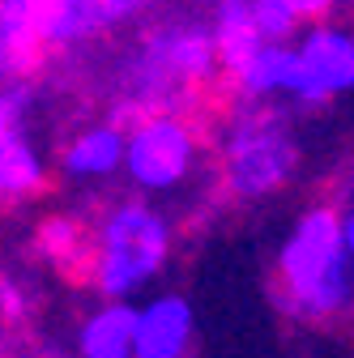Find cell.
Masks as SVG:
<instances>
[{
  "label": "cell",
  "mask_w": 354,
  "mask_h": 358,
  "mask_svg": "<svg viewBox=\"0 0 354 358\" xmlns=\"http://www.w3.org/2000/svg\"><path fill=\"white\" fill-rule=\"evenodd\" d=\"M213 85H222V64L205 13H162L120 56L115 99L107 115H115L120 124L158 107L201 115Z\"/></svg>",
  "instance_id": "cell-1"
},
{
  "label": "cell",
  "mask_w": 354,
  "mask_h": 358,
  "mask_svg": "<svg viewBox=\"0 0 354 358\" xmlns=\"http://www.w3.org/2000/svg\"><path fill=\"white\" fill-rule=\"evenodd\" d=\"M274 303L307 333L341 329L354 316V260L341 243L337 205H307L274 252Z\"/></svg>",
  "instance_id": "cell-2"
},
{
  "label": "cell",
  "mask_w": 354,
  "mask_h": 358,
  "mask_svg": "<svg viewBox=\"0 0 354 358\" xmlns=\"http://www.w3.org/2000/svg\"><path fill=\"white\" fill-rule=\"evenodd\" d=\"M209 154L218 188L231 205H264L286 192L299 175V132L286 103H260L231 94L213 124Z\"/></svg>",
  "instance_id": "cell-3"
},
{
  "label": "cell",
  "mask_w": 354,
  "mask_h": 358,
  "mask_svg": "<svg viewBox=\"0 0 354 358\" xmlns=\"http://www.w3.org/2000/svg\"><path fill=\"white\" fill-rule=\"evenodd\" d=\"M171 252H175L171 213L141 192H120L103 201L90 222L85 282L99 299H141L171 264Z\"/></svg>",
  "instance_id": "cell-4"
},
{
  "label": "cell",
  "mask_w": 354,
  "mask_h": 358,
  "mask_svg": "<svg viewBox=\"0 0 354 358\" xmlns=\"http://www.w3.org/2000/svg\"><path fill=\"white\" fill-rule=\"evenodd\" d=\"M209 154V137L201 128V115L192 111H137L124 120V158L120 179L128 192H141L150 201L180 196L201 175Z\"/></svg>",
  "instance_id": "cell-5"
},
{
  "label": "cell",
  "mask_w": 354,
  "mask_h": 358,
  "mask_svg": "<svg viewBox=\"0 0 354 358\" xmlns=\"http://www.w3.org/2000/svg\"><path fill=\"white\" fill-rule=\"evenodd\" d=\"M295 90L290 111H316L354 94V22L341 13L303 22L290 38Z\"/></svg>",
  "instance_id": "cell-6"
},
{
  "label": "cell",
  "mask_w": 354,
  "mask_h": 358,
  "mask_svg": "<svg viewBox=\"0 0 354 358\" xmlns=\"http://www.w3.org/2000/svg\"><path fill=\"white\" fill-rule=\"evenodd\" d=\"M158 0H30L34 34L43 52L73 56L90 43L120 34L154 13Z\"/></svg>",
  "instance_id": "cell-7"
},
{
  "label": "cell",
  "mask_w": 354,
  "mask_h": 358,
  "mask_svg": "<svg viewBox=\"0 0 354 358\" xmlns=\"http://www.w3.org/2000/svg\"><path fill=\"white\" fill-rule=\"evenodd\" d=\"M120 158H124V124L115 115H94L81 120L60 141L52 175H60L69 188H103L120 179Z\"/></svg>",
  "instance_id": "cell-8"
},
{
  "label": "cell",
  "mask_w": 354,
  "mask_h": 358,
  "mask_svg": "<svg viewBox=\"0 0 354 358\" xmlns=\"http://www.w3.org/2000/svg\"><path fill=\"white\" fill-rule=\"evenodd\" d=\"M197 350V311L180 290H146L137 299L132 358H188Z\"/></svg>",
  "instance_id": "cell-9"
},
{
  "label": "cell",
  "mask_w": 354,
  "mask_h": 358,
  "mask_svg": "<svg viewBox=\"0 0 354 358\" xmlns=\"http://www.w3.org/2000/svg\"><path fill=\"white\" fill-rule=\"evenodd\" d=\"M52 188V162L34 141V128H0V209L38 201Z\"/></svg>",
  "instance_id": "cell-10"
},
{
  "label": "cell",
  "mask_w": 354,
  "mask_h": 358,
  "mask_svg": "<svg viewBox=\"0 0 354 358\" xmlns=\"http://www.w3.org/2000/svg\"><path fill=\"white\" fill-rule=\"evenodd\" d=\"M222 85L239 99H260V103H286L295 90V52L290 43H256V48L222 77Z\"/></svg>",
  "instance_id": "cell-11"
},
{
  "label": "cell",
  "mask_w": 354,
  "mask_h": 358,
  "mask_svg": "<svg viewBox=\"0 0 354 358\" xmlns=\"http://www.w3.org/2000/svg\"><path fill=\"white\" fill-rule=\"evenodd\" d=\"M132 324L137 299H99L73 329L69 350L81 358H132Z\"/></svg>",
  "instance_id": "cell-12"
},
{
  "label": "cell",
  "mask_w": 354,
  "mask_h": 358,
  "mask_svg": "<svg viewBox=\"0 0 354 358\" xmlns=\"http://www.w3.org/2000/svg\"><path fill=\"white\" fill-rule=\"evenodd\" d=\"M43 56L48 52L34 34L30 0H0V81L38 73Z\"/></svg>",
  "instance_id": "cell-13"
},
{
  "label": "cell",
  "mask_w": 354,
  "mask_h": 358,
  "mask_svg": "<svg viewBox=\"0 0 354 358\" xmlns=\"http://www.w3.org/2000/svg\"><path fill=\"white\" fill-rule=\"evenodd\" d=\"M205 22H209V34H213V48H218V64H222V77L256 48L264 43L256 34V22H252V9L248 0H209L205 9Z\"/></svg>",
  "instance_id": "cell-14"
},
{
  "label": "cell",
  "mask_w": 354,
  "mask_h": 358,
  "mask_svg": "<svg viewBox=\"0 0 354 358\" xmlns=\"http://www.w3.org/2000/svg\"><path fill=\"white\" fill-rule=\"evenodd\" d=\"M34 248L52 268H60V273H73V268L85 273V264H90V227L77 222L73 213H52V217L38 222Z\"/></svg>",
  "instance_id": "cell-15"
},
{
  "label": "cell",
  "mask_w": 354,
  "mask_h": 358,
  "mask_svg": "<svg viewBox=\"0 0 354 358\" xmlns=\"http://www.w3.org/2000/svg\"><path fill=\"white\" fill-rule=\"evenodd\" d=\"M38 107H43L38 73L0 81V128H34Z\"/></svg>",
  "instance_id": "cell-16"
},
{
  "label": "cell",
  "mask_w": 354,
  "mask_h": 358,
  "mask_svg": "<svg viewBox=\"0 0 354 358\" xmlns=\"http://www.w3.org/2000/svg\"><path fill=\"white\" fill-rule=\"evenodd\" d=\"M34 290L17 273H0V337H22L34 320Z\"/></svg>",
  "instance_id": "cell-17"
},
{
  "label": "cell",
  "mask_w": 354,
  "mask_h": 358,
  "mask_svg": "<svg viewBox=\"0 0 354 358\" xmlns=\"http://www.w3.org/2000/svg\"><path fill=\"white\" fill-rule=\"evenodd\" d=\"M252 9V22H256V34L264 43H290L295 30L303 26V17L286 5V0H248Z\"/></svg>",
  "instance_id": "cell-18"
},
{
  "label": "cell",
  "mask_w": 354,
  "mask_h": 358,
  "mask_svg": "<svg viewBox=\"0 0 354 358\" xmlns=\"http://www.w3.org/2000/svg\"><path fill=\"white\" fill-rule=\"evenodd\" d=\"M286 5L303 17V22H312V17H329V13H346L350 0H286Z\"/></svg>",
  "instance_id": "cell-19"
},
{
  "label": "cell",
  "mask_w": 354,
  "mask_h": 358,
  "mask_svg": "<svg viewBox=\"0 0 354 358\" xmlns=\"http://www.w3.org/2000/svg\"><path fill=\"white\" fill-rule=\"evenodd\" d=\"M337 227H341V243H346V252H350V260H354V201H346V205L337 209Z\"/></svg>",
  "instance_id": "cell-20"
}]
</instances>
